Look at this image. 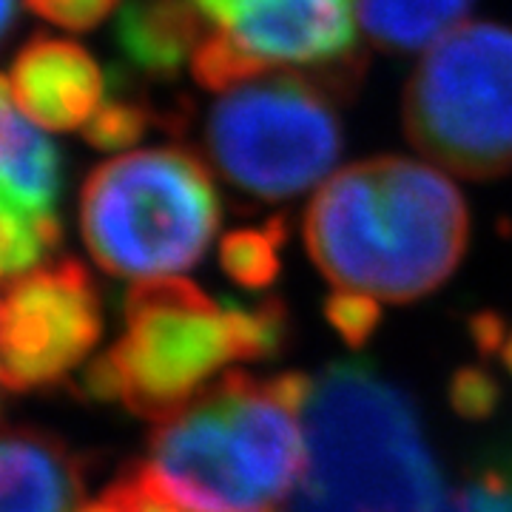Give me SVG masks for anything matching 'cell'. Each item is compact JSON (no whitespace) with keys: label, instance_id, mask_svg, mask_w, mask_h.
Listing matches in <instances>:
<instances>
[{"label":"cell","instance_id":"cell-2","mask_svg":"<svg viewBox=\"0 0 512 512\" xmlns=\"http://www.w3.org/2000/svg\"><path fill=\"white\" fill-rule=\"evenodd\" d=\"M470 220L441 171L379 157L339 171L305 217L313 262L336 293L413 302L436 291L467 248Z\"/></svg>","mask_w":512,"mask_h":512},{"label":"cell","instance_id":"cell-1","mask_svg":"<svg viewBox=\"0 0 512 512\" xmlns=\"http://www.w3.org/2000/svg\"><path fill=\"white\" fill-rule=\"evenodd\" d=\"M299 373L231 370L160 421L134 478L174 512H282L305 473Z\"/></svg>","mask_w":512,"mask_h":512},{"label":"cell","instance_id":"cell-16","mask_svg":"<svg viewBox=\"0 0 512 512\" xmlns=\"http://www.w3.org/2000/svg\"><path fill=\"white\" fill-rule=\"evenodd\" d=\"M111 80H117L111 74ZM157 111L148 106L146 100H137V94L128 92L123 80H117V94L106 97V103L83 128V137L97 148H126L134 146L151 126Z\"/></svg>","mask_w":512,"mask_h":512},{"label":"cell","instance_id":"cell-7","mask_svg":"<svg viewBox=\"0 0 512 512\" xmlns=\"http://www.w3.org/2000/svg\"><path fill=\"white\" fill-rule=\"evenodd\" d=\"M407 134L470 180L512 168V29L476 23L439 40L407 86Z\"/></svg>","mask_w":512,"mask_h":512},{"label":"cell","instance_id":"cell-15","mask_svg":"<svg viewBox=\"0 0 512 512\" xmlns=\"http://www.w3.org/2000/svg\"><path fill=\"white\" fill-rule=\"evenodd\" d=\"M285 228L282 222H268L265 228L234 231L222 242V265L225 271L245 288H265L274 282L279 271Z\"/></svg>","mask_w":512,"mask_h":512},{"label":"cell","instance_id":"cell-4","mask_svg":"<svg viewBox=\"0 0 512 512\" xmlns=\"http://www.w3.org/2000/svg\"><path fill=\"white\" fill-rule=\"evenodd\" d=\"M305 473L282 512H441L444 484L410 396L362 362L308 382Z\"/></svg>","mask_w":512,"mask_h":512},{"label":"cell","instance_id":"cell-5","mask_svg":"<svg viewBox=\"0 0 512 512\" xmlns=\"http://www.w3.org/2000/svg\"><path fill=\"white\" fill-rule=\"evenodd\" d=\"M80 228L103 271L163 279L208 251L220 197L194 154L146 148L94 168L80 194Z\"/></svg>","mask_w":512,"mask_h":512},{"label":"cell","instance_id":"cell-19","mask_svg":"<svg viewBox=\"0 0 512 512\" xmlns=\"http://www.w3.org/2000/svg\"><path fill=\"white\" fill-rule=\"evenodd\" d=\"M441 512H512V478H478L444 501Z\"/></svg>","mask_w":512,"mask_h":512},{"label":"cell","instance_id":"cell-11","mask_svg":"<svg viewBox=\"0 0 512 512\" xmlns=\"http://www.w3.org/2000/svg\"><path fill=\"white\" fill-rule=\"evenodd\" d=\"M6 80L18 109L52 131L89 126L109 92L106 74L83 46L49 35L23 43Z\"/></svg>","mask_w":512,"mask_h":512},{"label":"cell","instance_id":"cell-10","mask_svg":"<svg viewBox=\"0 0 512 512\" xmlns=\"http://www.w3.org/2000/svg\"><path fill=\"white\" fill-rule=\"evenodd\" d=\"M256 63L345 74L356 46L353 0H188Z\"/></svg>","mask_w":512,"mask_h":512},{"label":"cell","instance_id":"cell-17","mask_svg":"<svg viewBox=\"0 0 512 512\" xmlns=\"http://www.w3.org/2000/svg\"><path fill=\"white\" fill-rule=\"evenodd\" d=\"M325 311H328L330 325L339 330L342 339L350 345L367 342L382 319L379 302L365 299V296H348V293H333Z\"/></svg>","mask_w":512,"mask_h":512},{"label":"cell","instance_id":"cell-20","mask_svg":"<svg viewBox=\"0 0 512 512\" xmlns=\"http://www.w3.org/2000/svg\"><path fill=\"white\" fill-rule=\"evenodd\" d=\"M498 402V390L493 379H487L478 370H464L456 379V407L467 416H481L493 410Z\"/></svg>","mask_w":512,"mask_h":512},{"label":"cell","instance_id":"cell-22","mask_svg":"<svg viewBox=\"0 0 512 512\" xmlns=\"http://www.w3.org/2000/svg\"><path fill=\"white\" fill-rule=\"evenodd\" d=\"M495 348H498V353H501V362L507 365V370L512 373V333L510 336H498V342H495Z\"/></svg>","mask_w":512,"mask_h":512},{"label":"cell","instance_id":"cell-14","mask_svg":"<svg viewBox=\"0 0 512 512\" xmlns=\"http://www.w3.org/2000/svg\"><path fill=\"white\" fill-rule=\"evenodd\" d=\"M473 0H359L367 37L384 49H421L456 32Z\"/></svg>","mask_w":512,"mask_h":512},{"label":"cell","instance_id":"cell-12","mask_svg":"<svg viewBox=\"0 0 512 512\" xmlns=\"http://www.w3.org/2000/svg\"><path fill=\"white\" fill-rule=\"evenodd\" d=\"M83 473L60 441L35 430L0 433V512H77Z\"/></svg>","mask_w":512,"mask_h":512},{"label":"cell","instance_id":"cell-6","mask_svg":"<svg viewBox=\"0 0 512 512\" xmlns=\"http://www.w3.org/2000/svg\"><path fill=\"white\" fill-rule=\"evenodd\" d=\"M205 120V154L259 202L291 200L339 160L342 131L319 77L268 69L225 89Z\"/></svg>","mask_w":512,"mask_h":512},{"label":"cell","instance_id":"cell-3","mask_svg":"<svg viewBox=\"0 0 512 512\" xmlns=\"http://www.w3.org/2000/svg\"><path fill=\"white\" fill-rule=\"evenodd\" d=\"M288 313L265 299H214L200 285L163 276L134 285L120 339L86 370V393L143 419L165 421L197 402L231 365L268 359L285 342Z\"/></svg>","mask_w":512,"mask_h":512},{"label":"cell","instance_id":"cell-8","mask_svg":"<svg viewBox=\"0 0 512 512\" xmlns=\"http://www.w3.org/2000/svg\"><path fill=\"white\" fill-rule=\"evenodd\" d=\"M100 333V296L77 259L18 274L0 291V384L9 390L60 384L86 362Z\"/></svg>","mask_w":512,"mask_h":512},{"label":"cell","instance_id":"cell-13","mask_svg":"<svg viewBox=\"0 0 512 512\" xmlns=\"http://www.w3.org/2000/svg\"><path fill=\"white\" fill-rule=\"evenodd\" d=\"M205 20L188 0H131L117 20L126 69L154 80L174 77L205 37Z\"/></svg>","mask_w":512,"mask_h":512},{"label":"cell","instance_id":"cell-9","mask_svg":"<svg viewBox=\"0 0 512 512\" xmlns=\"http://www.w3.org/2000/svg\"><path fill=\"white\" fill-rule=\"evenodd\" d=\"M63 160L0 74V279L37 268L60 242Z\"/></svg>","mask_w":512,"mask_h":512},{"label":"cell","instance_id":"cell-18","mask_svg":"<svg viewBox=\"0 0 512 512\" xmlns=\"http://www.w3.org/2000/svg\"><path fill=\"white\" fill-rule=\"evenodd\" d=\"M29 9L60 29L89 32L109 18L117 0H26Z\"/></svg>","mask_w":512,"mask_h":512},{"label":"cell","instance_id":"cell-21","mask_svg":"<svg viewBox=\"0 0 512 512\" xmlns=\"http://www.w3.org/2000/svg\"><path fill=\"white\" fill-rule=\"evenodd\" d=\"M18 20V0H0V43L9 37Z\"/></svg>","mask_w":512,"mask_h":512}]
</instances>
